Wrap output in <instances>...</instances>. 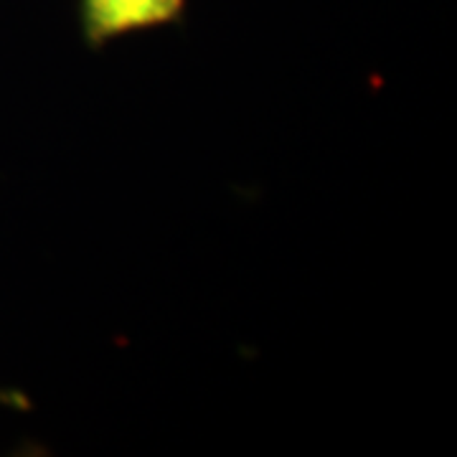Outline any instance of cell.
<instances>
[{
    "label": "cell",
    "instance_id": "6da1fadb",
    "mask_svg": "<svg viewBox=\"0 0 457 457\" xmlns=\"http://www.w3.org/2000/svg\"><path fill=\"white\" fill-rule=\"evenodd\" d=\"M183 0H82L84 33L92 44L161 26L179 16Z\"/></svg>",
    "mask_w": 457,
    "mask_h": 457
}]
</instances>
